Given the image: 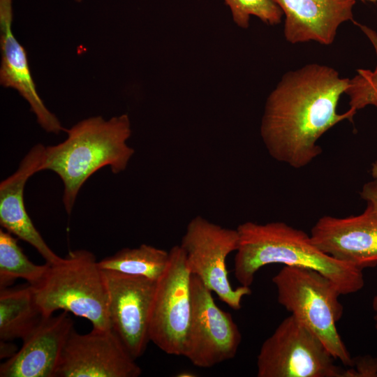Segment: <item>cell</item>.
<instances>
[{
	"label": "cell",
	"instance_id": "1",
	"mask_svg": "<svg viewBox=\"0 0 377 377\" xmlns=\"http://www.w3.org/2000/svg\"><path fill=\"white\" fill-rule=\"evenodd\" d=\"M348 78L327 65L309 64L286 73L269 94L260 133L269 155L293 168L308 165L321 153L318 141L357 112H337Z\"/></svg>",
	"mask_w": 377,
	"mask_h": 377
},
{
	"label": "cell",
	"instance_id": "2",
	"mask_svg": "<svg viewBox=\"0 0 377 377\" xmlns=\"http://www.w3.org/2000/svg\"><path fill=\"white\" fill-rule=\"evenodd\" d=\"M237 230L239 244L234 270L241 286L250 287L258 271L270 264L316 270L332 280L342 295L358 292L364 286L362 268L326 254L310 235L284 222L246 221Z\"/></svg>",
	"mask_w": 377,
	"mask_h": 377
},
{
	"label": "cell",
	"instance_id": "3",
	"mask_svg": "<svg viewBox=\"0 0 377 377\" xmlns=\"http://www.w3.org/2000/svg\"><path fill=\"white\" fill-rule=\"evenodd\" d=\"M66 139L45 148L40 171L54 172L64 184L63 202L71 214L77 193L88 178L110 166L113 173L124 171L134 153L126 141L131 134L128 114L108 120L100 116L82 120L66 130Z\"/></svg>",
	"mask_w": 377,
	"mask_h": 377
},
{
	"label": "cell",
	"instance_id": "4",
	"mask_svg": "<svg viewBox=\"0 0 377 377\" xmlns=\"http://www.w3.org/2000/svg\"><path fill=\"white\" fill-rule=\"evenodd\" d=\"M43 317L62 309L89 320L94 329L110 330L108 291L95 256L75 250L50 265L43 281L33 287Z\"/></svg>",
	"mask_w": 377,
	"mask_h": 377
},
{
	"label": "cell",
	"instance_id": "5",
	"mask_svg": "<svg viewBox=\"0 0 377 377\" xmlns=\"http://www.w3.org/2000/svg\"><path fill=\"white\" fill-rule=\"evenodd\" d=\"M272 281L279 304L313 332L335 360L351 366L353 357L337 327L343 314L337 286L316 270L291 266H284Z\"/></svg>",
	"mask_w": 377,
	"mask_h": 377
},
{
	"label": "cell",
	"instance_id": "6",
	"mask_svg": "<svg viewBox=\"0 0 377 377\" xmlns=\"http://www.w3.org/2000/svg\"><path fill=\"white\" fill-rule=\"evenodd\" d=\"M320 339L292 315L263 343L258 377H344Z\"/></svg>",
	"mask_w": 377,
	"mask_h": 377
},
{
	"label": "cell",
	"instance_id": "7",
	"mask_svg": "<svg viewBox=\"0 0 377 377\" xmlns=\"http://www.w3.org/2000/svg\"><path fill=\"white\" fill-rule=\"evenodd\" d=\"M238 244L237 229L223 228L201 216L190 221L180 244L191 274L235 310L240 309L243 297L251 294L250 287L233 288L229 281L226 259Z\"/></svg>",
	"mask_w": 377,
	"mask_h": 377
},
{
	"label": "cell",
	"instance_id": "8",
	"mask_svg": "<svg viewBox=\"0 0 377 377\" xmlns=\"http://www.w3.org/2000/svg\"><path fill=\"white\" fill-rule=\"evenodd\" d=\"M212 293L191 274V313L182 356L200 368L232 359L242 341L232 315L216 305Z\"/></svg>",
	"mask_w": 377,
	"mask_h": 377
},
{
	"label": "cell",
	"instance_id": "9",
	"mask_svg": "<svg viewBox=\"0 0 377 377\" xmlns=\"http://www.w3.org/2000/svg\"><path fill=\"white\" fill-rule=\"evenodd\" d=\"M169 253L168 265L157 281L149 334L150 341L165 353L182 356L191 313V274L180 245Z\"/></svg>",
	"mask_w": 377,
	"mask_h": 377
},
{
	"label": "cell",
	"instance_id": "10",
	"mask_svg": "<svg viewBox=\"0 0 377 377\" xmlns=\"http://www.w3.org/2000/svg\"><path fill=\"white\" fill-rule=\"evenodd\" d=\"M102 271L108 291L110 330L136 360L144 354L150 341L149 319L157 281Z\"/></svg>",
	"mask_w": 377,
	"mask_h": 377
},
{
	"label": "cell",
	"instance_id": "11",
	"mask_svg": "<svg viewBox=\"0 0 377 377\" xmlns=\"http://www.w3.org/2000/svg\"><path fill=\"white\" fill-rule=\"evenodd\" d=\"M141 368L110 330L84 334L73 328L64 348L55 377H138Z\"/></svg>",
	"mask_w": 377,
	"mask_h": 377
},
{
	"label": "cell",
	"instance_id": "12",
	"mask_svg": "<svg viewBox=\"0 0 377 377\" xmlns=\"http://www.w3.org/2000/svg\"><path fill=\"white\" fill-rule=\"evenodd\" d=\"M313 243L332 258L362 269L377 265V214L320 217L311 230Z\"/></svg>",
	"mask_w": 377,
	"mask_h": 377
},
{
	"label": "cell",
	"instance_id": "13",
	"mask_svg": "<svg viewBox=\"0 0 377 377\" xmlns=\"http://www.w3.org/2000/svg\"><path fill=\"white\" fill-rule=\"evenodd\" d=\"M73 320L67 311L43 317L20 349L0 366L1 377H55Z\"/></svg>",
	"mask_w": 377,
	"mask_h": 377
},
{
	"label": "cell",
	"instance_id": "14",
	"mask_svg": "<svg viewBox=\"0 0 377 377\" xmlns=\"http://www.w3.org/2000/svg\"><path fill=\"white\" fill-rule=\"evenodd\" d=\"M284 16L286 40L296 44L315 41L332 44L339 27L354 21L355 0H272Z\"/></svg>",
	"mask_w": 377,
	"mask_h": 377
},
{
	"label": "cell",
	"instance_id": "15",
	"mask_svg": "<svg viewBox=\"0 0 377 377\" xmlns=\"http://www.w3.org/2000/svg\"><path fill=\"white\" fill-rule=\"evenodd\" d=\"M45 147L36 145L21 161L17 170L0 184V223L12 235L29 243L50 265L60 261L45 243L29 217L24 202V189L28 179L40 172Z\"/></svg>",
	"mask_w": 377,
	"mask_h": 377
},
{
	"label": "cell",
	"instance_id": "16",
	"mask_svg": "<svg viewBox=\"0 0 377 377\" xmlns=\"http://www.w3.org/2000/svg\"><path fill=\"white\" fill-rule=\"evenodd\" d=\"M12 0H0V82L17 90L28 102L40 126L47 133L64 130L39 96L31 76L27 53L12 32Z\"/></svg>",
	"mask_w": 377,
	"mask_h": 377
},
{
	"label": "cell",
	"instance_id": "17",
	"mask_svg": "<svg viewBox=\"0 0 377 377\" xmlns=\"http://www.w3.org/2000/svg\"><path fill=\"white\" fill-rule=\"evenodd\" d=\"M43 317L30 284L0 289V340L22 339Z\"/></svg>",
	"mask_w": 377,
	"mask_h": 377
},
{
	"label": "cell",
	"instance_id": "18",
	"mask_svg": "<svg viewBox=\"0 0 377 377\" xmlns=\"http://www.w3.org/2000/svg\"><path fill=\"white\" fill-rule=\"evenodd\" d=\"M169 252L148 244L123 249L98 262L101 270L142 276L158 281L165 272Z\"/></svg>",
	"mask_w": 377,
	"mask_h": 377
},
{
	"label": "cell",
	"instance_id": "19",
	"mask_svg": "<svg viewBox=\"0 0 377 377\" xmlns=\"http://www.w3.org/2000/svg\"><path fill=\"white\" fill-rule=\"evenodd\" d=\"M50 264L36 265L29 260L13 235L0 230V289L7 288L15 279H25L33 287L45 277Z\"/></svg>",
	"mask_w": 377,
	"mask_h": 377
},
{
	"label": "cell",
	"instance_id": "20",
	"mask_svg": "<svg viewBox=\"0 0 377 377\" xmlns=\"http://www.w3.org/2000/svg\"><path fill=\"white\" fill-rule=\"evenodd\" d=\"M371 43L377 59V32L369 27L354 22ZM349 97L350 109L357 112L373 105L377 99V64L375 69H357L349 80L346 93Z\"/></svg>",
	"mask_w": 377,
	"mask_h": 377
},
{
	"label": "cell",
	"instance_id": "21",
	"mask_svg": "<svg viewBox=\"0 0 377 377\" xmlns=\"http://www.w3.org/2000/svg\"><path fill=\"white\" fill-rule=\"evenodd\" d=\"M229 7L233 22L242 29L249 26L251 16L259 18L267 25L281 22L283 13L272 0H223Z\"/></svg>",
	"mask_w": 377,
	"mask_h": 377
},
{
	"label": "cell",
	"instance_id": "22",
	"mask_svg": "<svg viewBox=\"0 0 377 377\" xmlns=\"http://www.w3.org/2000/svg\"><path fill=\"white\" fill-rule=\"evenodd\" d=\"M349 367L345 369L344 377H377V357L369 355L353 358Z\"/></svg>",
	"mask_w": 377,
	"mask_h": 377
},
{
	"label": "cell",
	"instance_id": "23",
	"mask_svg": "<svg viewBox=\"0 0 377 377\" xmlns=\"http://www.w3.org/2000/svg\"><path fill=\"white\" fill-rule=\"evenodd\" d=\"M360 195L367 202V208L377 214V179L364 184Z\"/></svg>",
	"mask_w": 377,
	"mask_h": 377
},
{
	"label": "cell",
	"instance_id": "24",
	"mask_svg": "<svg viewBox=\"0 0 377 377\" xmlns=\"http://www.w3.org/2000/svg\"><path fill=\"white\" fill-rule=\"evenodd\" d=\"M0 357L1 358L11 357L16 352L15 346L9 343L8 341H0Z\"/></svg>",
	"mask_w": 377,
	"mask_h": 377
},
{
	"label": "cell",
	"instance_id": "25",
	"mask_svg": "<svg viewBox=\"0 0 377 377\" xmlns=\"http://www.w3.org/2000/svg\"><path fill=\"white\" fill-rule=\"evenodd\" d=\"M372 309L374 312V320L375 322V328L377 330V295H376L373 298Z\"/></svg>",
	"mask_w": 377,
	"mask_h": 377
},
{
	"label": "cell",
	"instance_id": "26",
	"mask_svg": "<svg viewBox=\"0 0 377 377\" xmlns=\"http://www.w3.org/2000/svg\"><path fill=\"white\" fill-rule=\"evenodd\" d=\"M371 172L374 179H377V161L372 164Z\"/></svg>",
	"mask_w": 377,
	"mask_h": 377
},
{
	"label": "cell",
	"instance_id": "27",
	"mask_svg": "<svg viewBox=\"0 0 377 377\" xmlns=\"http://www.w3.org/2000/svg\"><path fill=\"white\" fill-rule=\"evenodd\" d=\"M360 1H371V2H376V1H377V0H360Z\"/></svg>",
	"mask_w": 377,
	"mask_h": 377
},
{
	"label": "cell",
	"instance_id": "28",
	"mask_svg": "<svg viewBox=\"0 0 377 377\" xmlns=\"http://www.w3.org/2000/svg\"><path fill=\"white\" fill-rule=\"evenodd\" d=\"M373 105H374V106H376L377 108V99L374 101Z\"/></svg>",
	"mask_w": 377,
	"mask_h": 377
},
{
	"label": "cell",
	"instance_id": "29",
	"mask_svg": "<svg viewBox=\"0 0 377 377\" xmlns=\"http://www.w3.org/2000/svg\"><path fill=\"white\" fill-rule=\"evenodd\" d=\"M77 2H81L82 0H75Z\"/></svg>",
	"mask_w": 377,
	"mask_h": 377
}]
</instances>
